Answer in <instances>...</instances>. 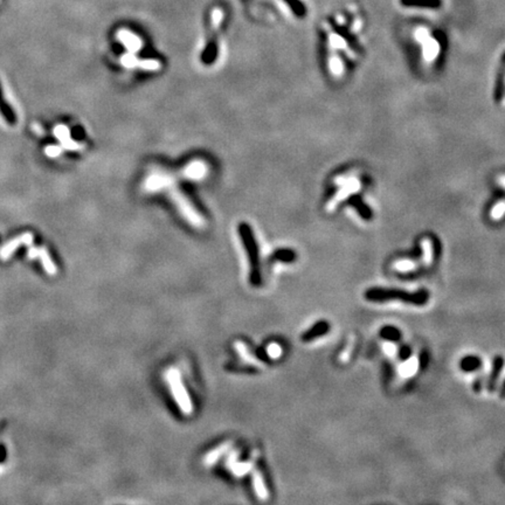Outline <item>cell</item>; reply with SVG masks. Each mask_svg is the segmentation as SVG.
Returning a JSON list of instances; mask_svg holds the SVG:
<instances>
[{"label": "cell", "mask_w": 505, "mask_h": 505, "mask_svg": "<svg viewBox=\"0 0 505 505\" xmlns=\"http://www.w3.org/2000/svg\"><path fill=\"white\" fill-rule=\"evenodd\" d=\"M364 296L367 301L372 302H385L392 301V299H399L405 303L413 305H425L429 298V295L426 290H420L417 293L402 292L399 289H383V288H371L366 290Z\"/></svg>", "instance_id": "6da1fadb"}, {"label": "cell", "mask_w": 505, "mask_h": 505, "mask_svg": "<svg viewBox=\"0 0 505 505\" xmlns=\"http://www.w3.org/2000/svg\"><path fill=\"white\" fill-rule=\"evenodd\" d=\"M170 196L175 206H177V208L179 209V212L182 213V215L185 218L192 226L196 227V228H203V227H205L204 218L201 217V214L193 207V205L191 204V201L186 198V195L184 194L181 190L171 186Z\"/></svg>", "instance_id": "7a4b0ae2"}, {"label": "cell", "mask_w": 505, "mask_h": 505, "mask_svg": "<svg viewBox=\"0 0 505 505\" xmlns=\"http://www.w3.org/2000/svg\"><path fill=\"white\" fill-rule=\"evenodd\" d=\"M166 380H168L170 384L172 395L175 401H177L182 413L185 415L192 414V412H193V405H192L191 398L187 394V391L185 389V387H184V384L181 379V375H179V372L174 369L170 370L168 373H166Z\"/></svg>", "instance_id": "3957f363"}, {"label": "cell", "mask_w": 505, "mask_h": 505, "mask_svg": "<svg viewBox=\"0 0 505 505\" xmlns=\"http://www.w3.org/2000/svg\"><path fill=\"white\" fill-rule=\"evenodd\" d=\"M240 233H241V237L243 239V241H245L248 256H249V260H250V266H251L250 282L251 284L258 285L260 283V274H259V266H258V250H256L254 239H252L250 230L246 225H242L240 227Z\"/></svg>", "instance_id": "277c9868"}, {"label": "cell", "mask_w": 505, "mask_h": 505, "mask_svg": "<svg viewBox=\"0 0 505 505\" xmlns=\"http://www.w3.org/2000/svg\"><path fill=\"white\" fill-rule=\"evenodd\" d=\"M329 24H330L332 31L346 42V45H348L351 50H353L356 54L362 52L363 48L360 42H359L356 34L351 31L349 25H340L336 19L333 18L329 19Z\"/></svg>", "instance_id": "5b68a950"}, {"label": "cell", "mask_w": 505, "mask_h": 505, "mask_svg": "<svg viewBox=\"0 0 505 505\" xmlns=\"http://www.w3.org/2000/svg\"><path fill=\"white\" fill-rule=\"evenodd\" d=\"M173 175L166 172H156L148 177L144 184V188L148 192H158L164 190V188H170L173 184Z\"/></svg>", "instance_id": "8992f818"}, {"label": "cell", "mask_w": 505, "mask_h": 505, "mask_svg": "<svg viewBox=\"0 0 505 505\" xmlns=\"http://www.w3.org/2000/svg\"><path fill=\"white\" fill-rule=\"evenodd\" d=\"M207 174V165L203 160H194L186 165L182 171L183 178L191 181H199Z\"/></svg>", "instance_id": "52a82bcc"}, {"label": "cell", "mask_w": 505, "mask_h": 505, "mask_svg": "<svg viewBox=\"0 0 505 505\" xmlns=\"http://www.w3.org/2000/svg\"><path fill=\"white\" fill-rule=\"evenodd\" d=\"M32 242H33V234L25 233L21 235V237L14 239L13 241L7 243V245L3 248L2 252H0V256H2L4 260L8 259L12 254H13V251L16 249V248H19L23 245H31Z\"/></svg>", "instance_id": "ba28073f"}, {"label": "cell", "mask_w": 505, "mask_h": 505, "mask_svg": "<svg viewBox=\"0 0 505 505\" xmlns=\"http://www.w3.org/2000/svg\"><path fill=\"white\" fill-rule=\"evenodd\" d=\"M504 360L502 357H496L494 359V364H492V369L490 372L489 378L486 380V388L489 392H494L496 388V383H497V379L499 376L500 371H502Z\"/></svg>", "instance_id": "9c48e42d"}, {"label": "cell", "mask_w": 505, "mask_h": 505, "mask_svg": "<svg viewBox=\"0 0 505 505\" xmlns=\"http://www.w3.org/2000/svg\"><path fill=\"white\" fill-rule=\"evenodd\" d=\"M400 4L405 7H418L438 10L442 6V0H400Z\"/></svg>", "instance_id": "30bf717a"}, {"label": "cell", "mask_w": 505, "mask_h": 505, "mask_svg": "<svg viewBox=\"0 0 505 505\" xmlns=\"http://www.w3.org/2000/svg\"><path fill=\"white\" fill-rule=\"evenodd\" d=\"M234 346H235V350H237V352L239 353L240 358H241L243 362L249 364L251 366H258V367L263 366V364H261L258 359L251 356V353L249 352V350H248L247 345L245 343H242V341H237V343L234 344Z\"/></svg>", "instance_id": "8fae6325"}, {"label": "cell", "mask_w": 505, "mask_h": 505, "mask_svg": "<svg viewBox=\"0 0 505 505\" xmlns=\"http://www.w3.org/2000/svg\"><path fill=\"white\" fill-rule=\"evenodd\" d=\"M330 330V325L327 322H318L317 324H315L309 331H306L304 335H303V341H311L318 338L320 336L325 335V333L329 332Z\"/></svg>", "instance_id": "7c38bea8"}, {"label": "cell", "mask_w": 505, "mask_h": 505, "mask_svg": "<svg viewBox=\"0 0 505 505\" xmlns=\"http://www.w3.org/2000/svg\"><path fill=\"white\" fill-rule=\"evenodd\" d=\"M252 483H254V490L256 492V495H258V497L261 500H267L269 497V494L266 484H264L263 476L261 475L259 470H255L254 474H252Z\"/></svg>", "instance_id": "4fadbf2b"}, {"label": "cell", "mask_w": 505, "mask_h": 505, "mask_svg": "<svg viewBox=\"0 0 505 505\" xmlns=\"http://www.w3.org/2000/svg\"><path fill=\"white\" fill-rule=\"evenodd\" d=\"M421 247L423 251L422 263L425 267H430L433 263L434 258V243L430 238H425L421 241Z\"/></svg>", "instance_id": "5bb4252c"}, {"label": "cell", "mask_w": 505, "mask_h": 505, "mask_svg": "<svg viewBox=\"0 0 505 505\" xmlns=\"http://www.w3.org/2000/svg\"><path fill=\"white\" fill-rule=\"evenodd\" d=\"M233 442H230V441H228V442H226V443H222L221 446H219L218 448L214 449V450H212L211 453L208 454L207 456H205V460H204V464L205 465H212L215 463V462L220 459V457L224 455V454L228 450V449L230 448V446H232Z\"/></svg>", "instance_id": "9a60e30c"}, {"label": "cell", "mask_w": 505, "mask_h": 505, "mask_svg": "<svg viewBox=\"0 0 505 505\" xmlns=\"http://www.w3.org/2000/svg\"><path fill=\"white\" fill-rule=\"evenodd\" d=\"M119 37H121L119 39H121L124 46H125L131 53L138 52V50L142 48V42H140L138 38L132 35V34L128 33V32H123V33L119 34Z\"/></svg>", "instance_id": "2e32d148"}, {"label": "cell", "mask_w": 505, "mask_h": 505, "mask_svg": "<svg viewBox=\"0 0 505 505\" xmlns=\"http://www.w3.org/2000/svg\"><path fill=\"white\" fill-rule=\"evenodd\" d=\"M419 369V362L417 358H410L406 362L404 365L399 367V374L404 378H409L415 374V372Z\"/></svg>", "instance_id": "e0dca14e"}, {"label": "cell", "mask_w": 505, "mask_h": 505, "mask_svg": "<svg viewBox=\"0 0 505 505\" xmlns=\"http://www.w3.org/2000/svg\"><path fill=\"white\" fill-rule=\"evenodd\" d=\"M39 256L41 258L42 266H44L45 270L49 274V275H55L57 274V267L54 266L52 259L47 251L46 248H40L39 249Z\"/></svg>", "instance_id": "ac0fdd59"}, {"label": "cell", "mask_w": 505, "mask_h": 505, "mask_svg": "<svg viewBox=\"0 0 505 505\" xmlns=\"http://www.w3.org/2000/svg\"><path fill=\"white\" fill-rule=\"evenodd\" d=\"M481 359L477 357H465L462 359L461 362V367L462 370H464L466 372H472L477 370L479 366H481Z\"/></svg>", "instance_id": "d6986e66"}, {"label": "cell", "mask_w": 505, "mask_h": 505, "mask_svg": "<svg viewBox=\"0 0 505 505\" xmlns=\"http://www.w3.org/2000/svg\"><path fill=\"white\" fill-rule=\"evenodd\" d=\"M284 2L288 4V6L292 8L293 13L297 16H304L306 13V8L305 5L303 4L301 0H284Z\"/></svg>", "instance_id": "ffe728a7"}, {"label": "cell", "mask_w": 505, "mask_h": 505, "mask_svg": "<svg viewBox=\"0 0 505 505\" xmlns=\"http://www.w3.org/2000/svg\"><path fill=\"white\" fill-rule=\"evenodd\" d=\"M380 336L385 338V339L396 341L400 339L401 333L394 327H385L382 329V331H380Z\"/></svg>", "instance_id": "44dd1931"}, {"label": "cell", "mask_w": 505, "mask_h": 505, "mask_svg": "<svg viewBox=\"0 0 505 505\" xmlns=\"http://www.w3.org/2000/svg\"><path fill=\"white\" fill-rule=\"evenodd\" d=\"M251 468H252V462L248 461V462H243V463L233 464L229 469L232 470V473L235 475V476L240 477V476H243V475H246Z\"/></svg>", "instance_id": "7402d4cb"}, {"label": "cell", "mask_w": 505, "mask_h": 505, "mask_svg": "<svg viewBox=\"0 0 505 505\" xmlns=\"http://www.w3.org/2000/svg\"><path fill=\"white\" fill-rule=\"evenodd\" d=\"M394 268L396 269V270H399L401 273H408V272L415 270V268H417V263H415L414 261H410V260H400V261H398V262H395Z\"/></svg>", "instance_id": "603a6c76"}, {"label": "cell", "mask_w": 505, "mask_h": 505, "mask_svg": "<svg viewBox=\"0 0 505 505\" xmlns=\"http://www.w3.org/2000/svg\"><path fill=\"white\" fill-rule=\"evenodd\" d=\"M54 136L57 137L60 142L62 143V142H65V140H67L68 138H70V131L66 125H62V124H60V125L54 128Z\"/></svg>", "instance_id": "cb8c5ba5"}, {"label": "cell", "mask_w": 505, "mask_h": 505, "mask_svg": "<svg viewBox=\"0 0 505 505\" xmlns=\"http://www.w3.org/2000/svg\"><path fill=\"white\" fill-rule=\"evenodd\" d=\"M0 109H2V113L4 116H5V118L8 121V123H11V124H13L14 121H15V117H14V115H13V111L11 110L10 106H8L5 102L3 101V97H2V89H0Z\"/></svg>", "instance_id": "d4e9b609"}, {"label": "cell", "mask_w": 505, "mask_h": 505, "mask_svg": "<svg viewBox=\"0 0 505 505\" xmlns=\"http://www.w3.org/2000/svg\"><path fill=\"white\" fill-rule=\"evenodd\" d=\"M138 67L140 68V69H144V70L155 71V70H158L160 68V62L156 61V60L148 59V60H143V61L138 62Z\"/></svg>", "instance_id": "484cf974"}, {"label": "cell", "mask_w": 505, "mask_h": 505, "mask_svg": "<svg viewBox=\"0 0 505 505\" xmlns=\"http://www.w3.org/2000/svg\"><path fill=\"white\" fill-rule=\"evenodd\" d=\"M266 352L272 359H277L282 356V353H283V350H282L280 344L272 343L267 346Z\"/></svg>", "instance_id": "4316f807"}, {"label": "cell", "mask_w": 505, "mask_h": 505, "mask_svg": "<svg viewBox=\"0 0 505 505\" xmlns=\"http://www.w3.org/2000/svg\"><path fill=\"white\" fill-rule=\"evenodd\" d=\"M503 61L505 62V54L503 58ZM498 96L505 101V66H503V69L500 70L499 75V81H498V88H497Z\"/></svg>", "instance_id": "83f0119b"}, {"label": "cell", "mask_w": 505, "mask_h": 505, "mask_svg": "<svg viewBox=\"0 0 505 505\" xmlns=\"http://www.w3.org/2000/svg\"><path fill=\"white\" fill-rule=\"evenodd\" d=\"M61 152H62V149L60 147H57V145H49V147H47L45 149V153L50 158H55L60 156L61 155Z\"/></svg>", "instance_id": "f1b7e54d"}, {"label": "cell", "mask_w": 505, "mask_h": 505, "mask_svg": "<svg viewBox=\"0 0 505 505\" xmlns=\"http://www.w3.org/2000/svg\"><path fill=\"white\" fill-rule=\"evenodd\" d=\"M122 63L125 67H136V65H138L137 62V59L132 54H127L122 58Z\"/></svg>", "instance_id": "f546056e"}, {"label": "cell", "mask_w": 505, "mask_h": 505, "mask_svg": "<svg viewBox=\"0 0 505 505\" xmlns=\"http://www.w3.org/2000/svg\"><path fill=\"white\" fill-rule=\"evenodd\" d=\"M497 184L500 188V191L503 192V195L505 196V173H502V174L498 175Z\"/></svg>", "instance_id": "4dcf8cb0"}, {"label": "cell", "mask_w": 505, "mask_h": 505, "mask_svg": "<svg viewBox=\"0 0 505 505\" xmlns=\"http://www.w3.org/2000/svg\"><path fill=\"white\" fill-rule=\"evenodd\" d=\"M239 455H240V450H237L235 453L230 454L229 459L227 460V466H228V468H230V466H232L234 464V462H235V460L238 459Z\"/></svg>", "instance_id": "1f68e13d"}, {"label": "cell", "mask_w": 505, "mask_h": 505, "mask_svg": "<svg viewBox=\"0 0 505 505\" xmlns=\"http://www.w3.org/2000/svg\"><path fill=\"white\" fill-rule=\"evenodd\" d=\"M279 259L283 261H292L294 259L293 251H282V254H279Z\"/></svg>", "instance_id": "d6a6232c"}, {"label": "cell", "mask_w": 505, "mask_h": 505, "mask_svg": "<svg viewBox=\"0 0 505 505\" xmlns=\"http://www.w3.org/2000/svg\"><path fill=\"white\" fill-rule=\"evenodd\" d=\"M409 356H410V349L408 346H404V348L400 350V356H399L400 359L404 360V359H407Z\"/></svg>", "instance_id": "836d02e7"}, {"label": "cell", "mask_w": 505, "mask_h": 505, "mask_svg": "<svg viewBox=\"0 0 505 505\" xmlns=\"http://www.w3.org/2000/svg\"><path fill=\"white\" fill-rule=\"evenodd\" d=\"M384 351H385V353H387L388 356H393V354L395 353V346L394 345H392V344H386L384 346Z\"/></svg>", "instance_id": "e575fe53"}, {"label": "cell", "mask_w": 505, "mask_h": 505, "mask_svg": "<svg viewBox=\"0 0 505 505\" xmlns=\"http://www.w3.org/2000/svg\"><path fill=\"white\" fill-rule=\"evenodd\" d=\"M39 255V249H37V248H32L31 250H29L28 252V256L29 258H35V256Z\"/></svg>", "instance_id": "d590c367"}, {"label": "cell", "mask_w": 505, "mask_h": 505, "mask_svg": "<svg viewBox=\"0 0 505 505\" xmlns=\"http://www.w3.org/2000/svg\"><path fill=\"white\" fill-rule=\"evenodd\" d=\"M5 456H6V450H5V447L4 446H0V462H3L4 459H5Z\"/></svg>", "instance_id": "8d00e7d4"}, {"label": "cell", "mask_w": 505, "mask_h": 505, "mask_svg": "<svg viewBox=\"0 0 505 505\" xmlns=\"http://www.w3.org/2000/svg\"><path fill=\"white\" fill-rule=\"evenodd\" d=\"M500 396H502V398H505V382H504V384H503L502 392H500Z\"/></svg>", "instance_id": "74e56055"}]
</instances>
